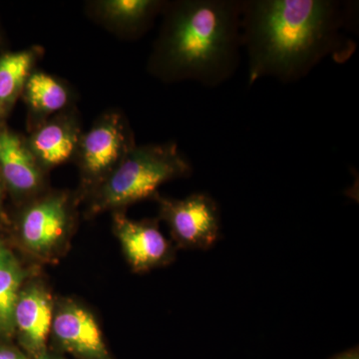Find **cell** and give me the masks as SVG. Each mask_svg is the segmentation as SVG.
<instances>
[{
  "mask_svg": "<svg viewBox=\"0 0 359 359\" xmlns=\"http://www.w3.org/2000/svg\"><path fill=\"white\" fill-rule=\"evenodd\" d=\"M26 96L33 109L42 113H53L62 109L68 100L65 87L45 73H34L28 77Z\"/></svg>",
  "mask_w": 359,
  "mask_h": 359,
  "instance_id": "13",
  "label": "cell"
},
{
  "mask_svg": "<svg viewBox=\"0 0 359 359\" xmlns=\"http://www.w3.org/2000/svg\"><path fill=\"white\" fill-rule=\"evenodd\" d=\"M353 8L337 0H242L248 84L297 81L327 58L346 62L356 48Z\"/></svg>",
  "mask_w": 359,
  "mask_h": 359,
  "instance_id": "1",
  "label": "cell"
},
{
  "mask_svg": "<svg viewBox=\"0 0 359 359\" xmlns=\"http://www.w3.org/2000/svg\"><path fill=\"white\" fill-rule=\"evenodd\" d=\"M127 150L124 125L118 116L106 118L84 137L82 162L90 176H100L121 162Z\"/></svg>",
  "mask_w": 359,
  "mask_h": 359,
  "instance_id": "8",
  "label": "cell"
},
{
  "mask_svg": "<svg viewBox=\"0 0 359 359\" xmlns=\"http://www.w3.org/2000/svg\"><path fill=\"white\" fill-rule=\"evenodd\" d=\"M159 6V2L152 0H111L104 4V8L113 20L138 26L146 22Z\"/></svg>",
  "mask_w": 359,
  "mask_h": 359,
  "instance_id": "15",
  "label": "cell"
},
{
  "mask_svg": "<svg viewBox=\"0 0 359 359\" xmlns=\"http://www.w3.org/2000/svg\"><path fill=\"white\" fill-rule=\"evenodd\" d=\"M116 235L134 271H149L174 259L173 245L152 221H132L121 214L115 217Z\"/></svg>",
  "mask_w": 359,
  "mask_h": 359,
  "instance_id": "6",
  "label": "cell"
},
{
  "mask_svg": "<svg viewBox=\"0 0 359 359\" xmlns=\"http://www.w3.org/2000/svg\"><path fill=\"white\" fill-rule=\"evenodd\" d=\"M67 211L62 198H49L30 208L22 219L21 235L35 254L50 252L65 235Z\"/></svg>",
  "mask_w": 359,
  "mask_h": 359,
  "instance_id": "9",
  "label": "cell"
},
{
  "mask_svg": "<svg viewBox=\"0 0 359 359\" xmlns=\"http://www.w3.org/2000/svg\"><path fill=\"white\" fill-rule=\"evenodd\" d=\"M33 56L30 52L7 53L0 57V113L11 107L29 77Z\"/></svg>",
  "mask_w": 359,
  "mask_h": 359,
  "instance_id": "12",
  "label": "cell"
},
{
  "mask_svg": "<svg viewBox=\"0 0 359 359\" xmlns=\"http://www.w3.org/2000/svg\"><path fill=\"white\" fill-rule=\"evenodd\" d=\"M52 332L59 346L79 359H113L93 314L74 302L53 316Z\"/></svg>",
  "mask_w": 359,
  "mask_h": 359,
  "instance_id": "5",
  "label": "cell"
},
{
  "mask_svg": "<svg viewBox=\"0 0 359 359\" xmlns=\"http://www.w3.org/2000/svg\"><path fill=\"white\" fill-rule=\"evenodd\" d=\"M161 217L179 247L209 250L219 238L221 216L211 196L195 193L183 200H160Z\"/></svg>",
  "mask_w": 359,
  "mask_h": 359,
  "instance_id": "4",
  "label": "cell"
},
{
  "mask_svg": "<svg viewBox=\"0 0 359 359\" xmlns=\"http://www.w3.org/2000/svg\"><path fill=\"white\" fill-rule=\"evenodd\" d=\"M0 168L8 185L18 192H28L39 186L40 175L35 157L20 137L0 131Z\"/></svg>",
  "mask_w": 359,
  "mask_h": 359,
  "instance_id": "10",
  "label": "cell"
},
{
  "mask_svg": "<svg viewBox=\"0 0 359 359\" xmlns=\"http://www.w3.org/2000/svg\"><path fill=\"white\" fill-rule=\"evenodd\" d=\"M242 48V0H192L169 18L161 59L176 76L217 87L235 74Z\"/></svg>",
  "mask_w": 359,
  "mask_h": 359,
  "instance_id": "2",
  "label": "cell"
},
{
  "mask_svg": "<svg viewBox=\"0 0 359 359\" xmlns=\"http://www.w3.org/2000/svg\"><path fill=\"white\" fill-rule=\"evenodd\" d=\"M0 359H32L14 347L0 346Z\"/></svg>",
  "mask_w": 359,
  "mask_h": 359,
  "instance_id": "16",
  "label": "cell"
},
{
  "mask_svg": "<svg viewBox=\"0 0 359 359\" xmlns=\"http://www.w3.org/2000/svg\"><path fill=\"white\" fill-rule=\"evenodd\" d=\"M332 359H359L358 348L355 347V348L349 349V351H344V353H340Z\"/></svg>",
  "mask_w": 359,
  "mask_h": 359,
  "instance_id": "17",
  "label": "cell"
},
{
  "mask_svg": "<svg viewBox=\"0 0 359 359\" xmlns=\"http://www.w3.org/2000/svg\"><path fill=\"white\" fill-rule=\"evenodd\" d=\"M34 359H65L62 358H58V356L52 355V354L46 353L39 356V358Z\"/></svg>",
  "mask_w": 359,
  "mask_h": 359,
  "instance_id": "18",
  "label": "cell"
},
{
  "mask_svg": "<svg viewBox=\"0 0 359 359\" xmlns=\"http://www.w3.org/2000/svg\"><path fill=\"white\" fill-rule=\"evenodd\" d=\"M191 173L192 167L176 144L130 149L101 190L96 211L155 197L161 185Z\"/></svg>",
  "mask_w": 359,
  "mask_h": 359,
  "instance_id": "3",
  "label": "cell"
},
{
  "mask_svg": "<svg viewBox=\"0 0 359 359\" xmlns=\"http://www.w3.org/2000/svg\"><path fill=\"white\" fill-rule=\"evenodd\" d=\"M25 273L11 257L0 268V332L11 334L14 327V309Z\"/></svg>",
  "mask_w": 359,
  "mask_h": 359,
  "instance_id": "14",
  "label": "cell"
},
{
  "mask_svg": "<svg viewBox=\"0 0 359 359\" xmlns=\"http://www.w3.org/2000/svg\"><path fill=\"white\" fill-rule=\"evenodd\" d=\"M76 145L72 129L60 123H49L33 135L30 151L47 166H56L69 159Z\"/></svg>",
  "mask_w": 359,
  "mask_h": 359,
  "instance_id": "11",
  "label": "cell"
},
{
  "mask_svg": "<svg viewBox=\"0 0 359 359\" xmlns=\"http://www.w3.org/2000/svg\"><path fill=\"white\" fill-rule=\"evenodd\" d=\"M53 316L50 295L43 287L32 285L21 290L14 309V327L32 359L47 353Z\"/></svg>",
  "mask_w": 359,
  "mask_h": 359,
  "instance_id": "7",
  "label": "cell"
},
{
  "mask_svg": "<svg viewBox=\"0 0 359 359\" xmlns=\"http://www.w3.org/2000/svg\"><path fill=\"white\" fill-rule=\"evenodd\" d=\"M4 250H4V248H2L1 245H0V252H4Z\"/></svg>",
  "mask_w": 359,
  "mask_h": 359,
  "instance_id": "19",
  "label": "cell"
}]
</instances>
